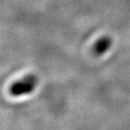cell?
<instances>
[{
  "label": "cell",
  "instance_id": "6da1fadb",
  "mask_svg": "<svg viewBox=\"0 0 130 130\" xmlns=\"http://www.w3.org/2000/svg\"><path fill=\"white\" fill-rule=\"evenodd\" d=\"M37 78L35 75H26L20 80H17L9 88V93L14 97L28 95L35 89Z\"/></svg>",
  "mask_w": 130,
  "mask_h": 130
},
{
  "label": "cell",
  "instance_id": "7a4b0ae2",
  "mask_svg": "<svg viewBox=\"0 0 130 130\" xmlns=\"http://www.w3.org/2000/svg\"><path fill=\"white\" fill-rule=\"evenodd\" d=\"M112 40L108 36H103L100 38L94 45V53L97 55H103L111 48Z\"/></svg>",
  "mask_w": 130,
  "mask_h": 130
}]
</instances>
